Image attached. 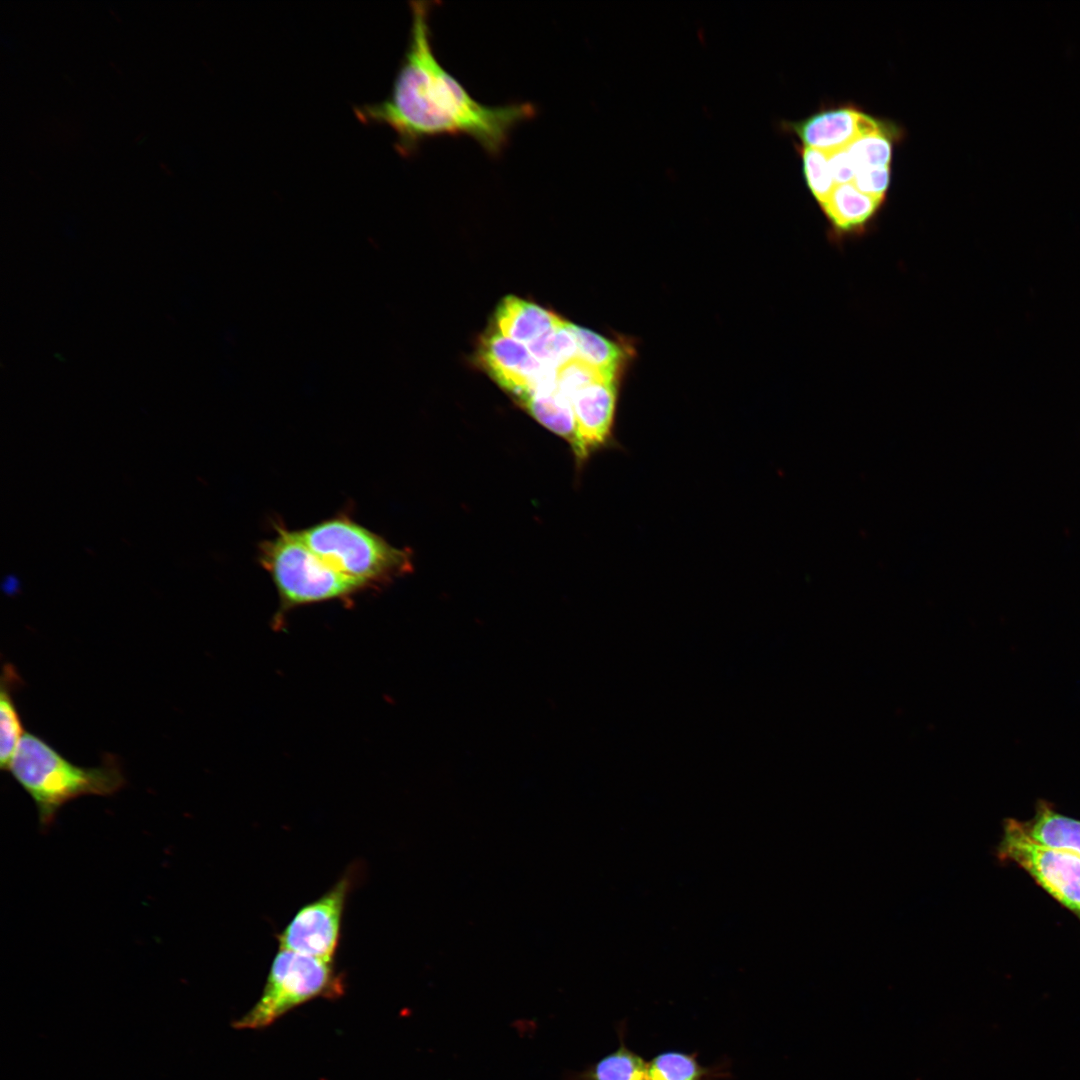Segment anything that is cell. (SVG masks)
<instances>
[{
	"mask_svg": "<svg viewBox=\"0 0 1080 1080\" xmlns=\"http://www.w3.org/2000/svg\"><path fill=\"white\" fill-rule=\"evenodd\" d=\"M408 46L391 92L383 101L355 108L358 119L384 124L397 137L400 154L439 136H467L489 155L506 146L511 131L535 116L531 103L491 106L475 100L438 61L431 38V2L413 1Z\"/></svg>",
	"mask_w": 1080,
	"mask_h": 1080,
	"instance_id": "obj_1",
	"label": "cell"
},
{
	"mask_svg": "<svg viewBox=\"0 0 1080 1080\" xmlns=\"http://www.w3.org/2000/svg\"><path fill=\"white\" fill-rule=\"evenodd\" d=\"M7 771L34 801L43 827L53 823L66 803L87 795L109 796L125 784L114 756L107 755L96 767L78 766L28 732L20 740Z\"/></svg>",
	"mask_w": 1080,
	"mask_h": 1080,
	"instance_id": "obj_2",
	"label": "cell"
},
{
	"mask_svg": "<svg viewBox=\"0 0 1080 1080\" xmlns=\"http://www.w3.org/2000/svg\"><path fill=\"white\" fill-rule=\"evenodd\" d=\"M299 533L324 562L363 588L382 584L410 568L406 551L346 516L321 521Z\"/></svg>",
	"mask_w": 1080,
	"mask_h": 1080,
	"instance_id": "obj_3",
	"label": "cell"
},
{
	"mask_svg": "<svg viewBox=\"0 0 1080 1080\" xmlns=\"http://www.w3.org/2000/svg\"><path fill=\"white\" fill-rule=\"evenodd\" d=\"M259 560L277 588L283 609L349 596L363 589L324 562L299 531L277 527L260 545Z\"/></svg>",
	"mask_w": 1080,
	"mask_h": 1080,
	"instance_id": "obj_4",
	"label": "cell"
},
{
	"mask_svg": "<svg viewBox=\"0 0 1080 1080\" xmlns=\"http://www.w3.org/2000/svg\"><path fill=\"white\" fill-rule=\"evenodd\" d=\"M343 992L342 976L336 973L332 962L280 949L261 997L234 1025L240 1029L263 1028L307 1001L337 998Z\"/></svg>",
	"mask_w": 1080,
	"mask_h": 1080,
	"instance_id": "obj_5",
	"label": "cell"
},
{
	"mask_svg": "<svg viewBox=\"0 0 1080 1080\" xmlns=\"http://www.w3.org/2000/svg\"><path fill=\"white\" fill-rule=\"evenodd\" d=\"M995 855L1001 863L1015 864L1024 870L1080 921V857L1037 844L1014 818L1004 820Z\"/></svg>",
	"mask_w": 1080,
	"mask_h": 1080,
	"instance_id": "obj_6",
	"label": "cell"
},
{
	"mask_svg": "<svg viewBox=\"0 0 1080 1080\" xmlns=\"http://www.w3.org/2000/svg\"><path fill=\"white\" fill-rule=\"evenodd\" d=\"M353 877L343 875L326 893L303 906L279 934L280 949L332 962Z\"/></svg>",
	"mask_w": 1080,
	"mask_h": 1080,
	"instance_id": "obj_7",
	"label": "cell"
},
{
	"mask_svg": "<svg viewBox=\"0 0 1080 1080\" xmlns=\"http://www.w3.org/2000/svg\"><path fill=\"white\" fill-rule=\"evenodd\" d=\"M482 356L496 381L520 402L557 388V369L543 364L532 355L527 345L498 330L485 339Z\"/></svg>",
	"mask_w": 1080,
	"mask_h": 1080,
	"instance_id": "obj_8",
	"label": "cell"
},
{
	"mask_svg": "<svg viewBox=\"0 0 1080 1080\" xmlns=\"http://www.w3.org/2000/svg\"><path fill=\"white\" fill-rule=\"evenodd\" d=\"M615 380L599 379L571 398L576 425L572 449L579 460H584L609 438L616 407Z\"/></svg>",
	"mask_w": 1080,
	"mask_h": 1080,
	"instance_id": "obj_9",
	"label": "cell"
},
{
	"mask_svg": "<svg viewBox=\"0 0 1080 1080\" xmlns=\"http://www.w3.org/2000/svg\"><path fill=\"white\" fill-rule=\"evenodd\" d=\"M785 128L794 132L804 147L826 153L847 148L859 137L881 131L876 120L849 107L818 112L807 119L789 122Z\"/></svg>",
	"mask_w": 1080,
	"mask_h": 1080,
	"instance_id": "obj_10",
	"label": "cell"
},
{
	"mask_svg": "<svg viewBox=\"0 0 1080 1080\" xmlns=\"http://www.w3.org/2000/svg\"><path fill=\"white\" fill-rule=\"evenodd\" d=\"M562 321L556 314L515 296L506 297L496 312L497 330L525 345L540 338Z\"/></svg>",
	"mask_w": 1080,
	"mask_h": 1080,
	"instance_id": "obj_11",
	"label": "cell"
},
{
	"mask_svg": "<svg viewBox=\"0 0 1080 1080\" xmlns=\"http://www.w3.org/2000/svg\"><path fill=\"white\" fill-rule=\"evenodd\" d=\"M1019 823L1037 844L1080 857V820L1061 814L1050 802L1038 800L1034 816Z\"/></svg>",
	"mask_w": 1080,
	"mask_h": 1080,
	"instance_id": "obj_12",
	"label": "cell"
},
{
	"mask_svg": "<svg viewBox=\"0 0 1080 1080\" xmlns=\"http://www.w3.org/2000/svg\"><path fill=\"white\" fill-rule=\"evenodd\" d=\"M619 1045L580 1071H566L563 1080H648V1061L626 1043V1020L616 1025Z\"/></svg>",
	"mask_w": 1080,
	"mask_h": 1080,
	"instance_id": "obj_13",
	"label": "cell"
},
{
	"mask_svg": "<svg viewBox=\"0 0 1080 1080\" xmlns=\"http://www.w3.org/2000/svg\"><path fill=\"white\" fill-rule=\"evenodd\" d=\"M882 199L860 192L853 183L836 185L821 205L838 235L864 230L880 207Z\"/></svg>",
	"mask_w": 1080,
	"mask_h": 1080,
	"instance_id": "obj_14",
	"label": "cell"
},
{
	"mask_svg": "<svg viewBox=\"0 0 1080 1080\" xmlns=\"http://www.w3.org/2000/svg\"><path fill=\"white\" fill-rule=\"evenodd\" d=\"M727 1058L705 1066L698 1052L666 1050L648 1061V1080H726L732 1078Z\"/></svg>",
	"mask_w": 1080,
	"mask_h": 1080,
	"instance_id": "obj_15",
	"label": "cell"
},
{
	"mask_svg": "<svg viewBox=\"0 0 1080 1080\" xmlns=\"http://www.w3.org/2000/svg\"><path fill=\"white\" fill-rule=\"evenodd\" d=\"M20 682L14 666L5 664L0 692V767L3 770H8L18 744L26 733L12 695L13 688Z\"/></svg>",
	"mask_w": 1080,
	"mask_h": 1080,
	"instance_id": "obj_16",
	"label": "cell"
},
{
	"mask_svg": "<svg viewBox=\"0 0 1080 1080\" xmlns=\"http://www.w3.org/2000/svg\"><path fill=\"white\" fill-rule=\"evenodd\" d=\"M542 425L567 440L575 442L576 425L570 399L557 391L532 395L521 402Z\"/></svg>",
	"mask_w": 1080,
	"mask_h": 1080,
	"instance_id": "obj_17",
	"label": "cell"
},
{
	"mask_svg": "<svg viewBox=\"0 0 1080 1080\" xmlns=\"http://www.w3.org/2000/svg\"><path fill=\"white\" fill-rule=\"evenodd\" d=\"M577 344V359L600 372L616 377L624 358L623 350L614 342L580 326L569 323Z\"/></svg>",
	"mask_w": 1080,
	"mask_h": 1080,
	"instance_id": "obj_18",
	"label": "cell"
},
{
	"mask_svg": "<svg viewBox=\"0 0 1080 1080\" xmlns=\"http://www.w3.org/2000/svg\"><path fill=\"white\" fill-rule=\"evenodd\" d=\"M527 347L540 362L554 369L577 358L575 337L564 320Z\"/></svg>",
	"mask_w": 1080,
	"mask_h": 1080,
	"instance_id": "obj_19",
	"label": "cell"
},
{
	"mask_svg": "<svg viewBox=\"0 0 1080 1080\" xmlns=\"http://www.w3.org/2000/svg\"><path fill=\"white\" fill-rule=\"evenodd\" d=\"M801 158L807 186L818 203L822 205L836 187L830 169L828 153L803 147L801 149Z\"/></svg>",
	"mask_w": 1080,
	"mask_h": 1080,
	"instance_id": "obj_20",
	"label": "cell"
},
{
	"mask_svg": "<svg viewBox=\"0 0 1080 1080\" xmlns=\"http://www.w3.org/2000/svg\"><path fill=\"white\" fill-rule=\"evenodd\" d=\"M855 171L868 168L889 167L892 144L882 130L856 139L847 148ZM856 173V172H855Z\"/></svg>",
	"mask_w": 1080,
	"mask_h": 1080,
	"instance_id": "obj_21",
	"label": "cell"
},
{
	"mask_svg": "<svg viewBox=\"0 0 1080 1080\" xmlns=\"http://www.w3.org/2000/svg\"><path fill=\"white\" fill-rule=\"evenodd\" d=\"M602 378L616 377L606 375L576 358L557 369V391L571 401L579 390Z\"/></svg>",
	"mask_w": 1080,
	"mask_h": 1080,
	"instance_id": "obj_22",
	"label": "cell"
},
{
	"mask_svg": "<svg viewBox=\"0 0 1080 1080\" xmlns=\"http://www.w3.org/2000/svg\"><path fill=\"white\" fill-rule=\"evenodd\" d=\"M889 181L890 167H878L857 170L852 183L860 192L883 200Z\"/></svg>",
	"mask_w": 1080,
	"mask_h": 1080,
	"instance_id": "obj_23",
	"label": "cell"
},
{
	"mask_svg": "<svg viewBox=\"0 0 1080 1080\" xmlns=\"http://www.w3.org/2000/svg\"><path fill=\"white\" fill-rule=\"evenodd\" d=\"M832 176L836 185L852 183L855 168L846 148L828 153Z\"/></svg>",
	"mask_w": 1080,
	"mask_h": 1080,
	"instance_id": "obj_24",
	"label": "cell"
}]
</instances>
